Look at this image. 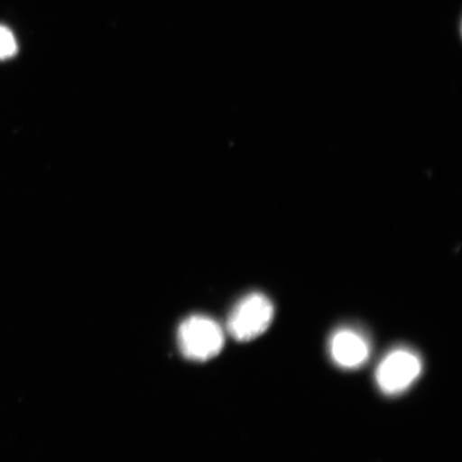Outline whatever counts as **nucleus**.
Masks as SVG:
<instances>
[{
    "instance_id": "1",
    "label": "nucleus",
    "mask_w": 462,
    "mask_h": 462,
    "mask_svg": "<svg viewBox=\"0 0 462 462\" xmlns=\"http://www.w3.org/2000/svg\"><path fill=\"white\" fill-rule=\"evenodd\" d=\"M274 305L262 292H252L235 305L228 317V333L238 342H251L268 330L274 319Z\"/></svg>"
},
{
    "instance_id": "2",
    "label": "nucleus",
    "mask_w": 462,
    "mask_h": 462,
    "mask_svg": "<svg viewBox=\"0 0 462 462\" xmlns=\"http://www.w3.org/2000/svg\"><path fill=\"white\" fill-rule=\"evenodd\" d=\"M224 343L223 328L212 318L195 315L179 327V348L189 360H210L222 351Z\"/></svg>"
},
{
    "instance_id": "3",
    "label": "nucleus",
    "mask_w": 462,
    "mask_h": 462,
    "mask_svg": "<svg viewBox=\"0 0 462 462\" xmlns=\"http://www.w3.org/2000/svg\"><path fill=\"white\" fill-rule=\"evenodd\" d=\"M423 371V361L417 352L398 346L386 354L375 369V383L385 395L402 394L415 383Z\"/></svg>"
},
{
    "instance_id": "4",
    "label": "nucleus",
    "mask_w": 462,
    "mask_h": 462,
    "mask_svg": "<svg viewBox=\"0 0 462 462\" xmlns=\"http://www.w3.org/2000/svg\"><path fill=\"white\" fill-rule=\"evenodd\" d=\"M328 349L335 365L344 369L361 368L372 355L365 333L354 327L337 328L328 339Z\"/></svg>"
},
{
    "instance_id": "5",
    "label": "nucleus",
    "mask_w": 462,
    "mask_h": 462,
    "mask_svg": "<svg viewBox=\"0 0 462 462\" xmlns=\"http://www.w3.org/2000/svg\"><path fill=\"white\" fill-rule=\"evenodd\" d=\"M17 42L14 33L5 25H0V60H8L17 53Z\"/></svg>"
}]
</instances>
